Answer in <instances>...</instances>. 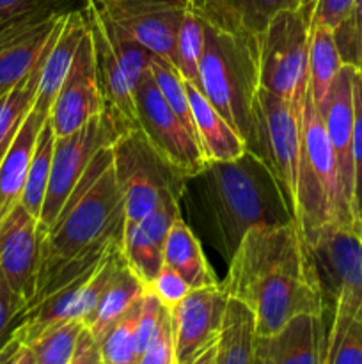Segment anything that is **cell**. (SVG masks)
I'll list each match as a JSON object with an SVG mask.
<instances>
[{"label":"cell","mask_w":362,"mask_h":364,"mask_svg":"<svg viewBox=\"0 0 362 364\" xmlns=\"http://www.w3.org/2000/svg\"><path fill=\"white\" fill-rule=\"evenodd\" d=\"M220 284L251 309L258 338L279 333L298 315H325L314 256L297 220L248 231Z\"/></svg>","instance_id":"1"},{"label":"cell","mask_w":362,"mask_h":364,"mask_svg":"<svg viewBox=\"0 0 362 364\" xmlns=\"http://www.w3.org/2000/svg\"><path fill=\"white\" fill-rule=\"evenodd\" d=\"M209 240L229 263L245 235L254 228L293 223L275 176L252 151L208 166L190 178Z\"/></svg>","instance_id":"2"},{"label":"cell","mask_w":362,"mask_h":364,"mask_svg":"<svg viewBox=\"0 0 362 364\" xmlns=\"http://www.w3.org/2000/svg\"><path fill=\"white\" fill-rule=\"evenodd\" d=\"M112 164V146L103 148L73 188L52 226L45 230L38 279L94 244L110 238L124 240L123 196Z\"/></svg>","instance_id":"3"},{"label":"cell","mask_w":362,"mask_h":364,"mask_svg":"<svg viewBox=\"0 0 362 364\" xmlns=\"http://www.w3.org/2000/svg\"><path fill=\"white\" fill-rule=\"evenodd\" d=\"M295 219L305 238L329 226L346 228L361 233L362 224L355 219L343 194L332 146L325 124L311 95L302 112V146L297 174V208Z\"/></svg>","instance_id":"4"},{"label":"cell","mask_w":362,"mask_h":364,"mask_svg":"<svg viewBox=\"0 0 362 364\" xmlns=\"http://www.w3.org/2000/svg\"><path fill=\"white\" fill-rule=\"evenodd\" d=\"M199 77V91L247 142L252 102L259 89L258 39L233 34L204 21V52Z\"/></svg>","instance_id":"5"},{"label":"cell","mask_w":362,"mask_h":364,"mask_svg":"<svg viewBox=\"0 0 362 364\" xmlns=\"http://www.w3.org/2000/svg\"><path fill=\"white\" fill-rule=\"evenodd\" d=\"M112 156L124 205V237L158 206L165 192L183 198L188 178L158 155L138 128L116 139Z\"/></svg>","instance_id":"6"},{"label":"cell","mask_w":362,"mask_h":364,"mask_svg":"<svg viewBox=\"0 0 362 364\" xmlns=\"http://www.w3.org/2000/svg\"><path fill=\"white\" fill-rule=\"evenodd\" d=\"M311 20L300 9H284L273 16L258 39L259 87L286 100L304 112L309 92Z\"/></svg>","instance_id":"7"},{"label":"cell","mask_w":362,"mask_h":364,"mask_svg":"<svg viewBox=\"0 0 362 364\" xmlns=\"http://www.w3.org/2000/svg\"><path fill=\"white\" fill-rule=\"evenodd\" d=\"M300 146L302 114L280 96L259 87L252 102V124L247 149L259 156L275 176L293 215L297 208Z\"/></svg>","instance_id":"8"},{"label":"cell","mask_w":362,"mask_h":364,"mask_svg":"<svg viewBox=\"0 0 362 364\" xmlns=\"http://www.w3.org/2000/svg\"><path fill=\"white\" fill-rule=\"evenodd\" d=\"M137 128L149 144L172 167L188 180L201 173L206 166L204 153L197 139L187 130L183 121L176 116L162 92L156 87L149 68L133 89Z\"/></svg>","instance_id":"9"},{"label":"cell","mask_w":362,"mask_h":364,"mask_svg":"<svg viewBox=\"0 0 362 364\" xmlns=\"http://www.w3.org/2000/svg\"><path fill=\"white\" fill-rule=\"evenodd\" d=\"M119 135L121 132L102 112L73 134L55 137L48 188L39 215V226L43 228V231L52 226L53 220L57 219L64 203L67 201L94 156L103 148L112 146Z\"/></svg>","instance_id":"10"},{"label":"cell","mask_w":362,"mask_h":364,"mask_svg":"<svg viewBox=\"0 0 362 364\" xmlns=\"http://www.w3.org/2000/svg\"><path fill=\"white\" fill-rule=\"evenodd\" d=\"M149 52L176 63V38L188 0H85Z\"/></svg>","instance_id":"11"},{"label":"cell","mask_w":362,"mask_h":364,"mask_svg":"<svg viewBox=\"0 0 362 364\" xmlns=\"http://www.w3.org/2000/svg\"><path fill=\"white\" fill-rule=\"evenodd\" d=\"M75 9H48L7 21L0 36V95L23 80L48 50L60 21Z\"/></svg>","instance_id":"12"},{"label":"cell","mask_w":362,"mask_h":364,"mask_svg":"<svg viewBox=\"0 0 362 364\" xmlns=\"http://www.w3.org/2000/svg\"><path fill=\"white\" fill-rule=\"evenodd\" d=\"M229 295L222 284L194 288L170 309L177 364H187L216 343Z\"/></svg>","instance_id":"13"},{"label":"cell","mask_w":362,"mask_h":364,"mask_svg":"<svg viewBox=\"0 0 362 364\" xmlns=\"http://www.w3.org/2000/svg\"><path fill=\"white\" fill-rule=\"evenodd\" d=\"M103 112V100L96 80L89 27L78 45L73 64L50 109L48 121L55 137H64Z\"/></svg>","instance_id":"14"},{"label":"cell","mask_w":362,"mask_h":364,"mask_svg":"<svg viewBox=\"0 0 362 364\" xmlns=\"http://www.w3.org/2000/svg\"><path fill=\"white\" fill-rule=\"evenodd\" d=\"M43 235L39 220L21 205L0 226V270L28 304L35 294Z\"/></svg>","instance_id":"15"},{"label":"cell","mask_w":362,"mask_h":364,"mask_svg":"<svg viewBox=\"0 0 362 364\" xmlns=\"http://www.w3.org/2000/svg\"><path fill=\"white\" fill-rule=\"evenodd\" d=\"M353 71L343 66L330 89L325 109L322 110L327 137L332 146L339 173L341 187L355 219L362 224L355 205V167H353Z\"/></svg>","instance_id":"16"},{"label":"cell","mask_w":362,"mask_h":364,"mask_svg":"<svg viewBox=\"0 0 362 364\" xmlns=\"http://www.w3.org/2000/svg\"><path fill=\"white\" fill-rule=\"evenodd\" d=\"M85 18H87L92 55H94L96 80H98L99 95L103 100V114L112 121V124L121 134H124L137 128L133 89L103 32L98 16L87 2H85Z\"/></svg>","instance_id":"17"},{"label":"cell","mask_w":362,"mask_h":364,"mask_svg":"<svg viewBox=\"0 0 362 364\" xmlns=\"http://www.w3.org/2000/svg\"><path fill=\"white\" fill-rule=\"evenodd\" d=\"M325 315H298L279 333L256 338L259 364H325Z\"/></svg>","instance_id":"18"},{"label":"cell","mask_w":362,"mask_h":364,"mask_svg":"<svg viewBox=\"0 0 362 364\" xmlns=\"http://www.w3.org/2000/svg\"><path fill=\"white\" fill-rule=\"evenodd\" d=\"M180 201V196L165 192L158 206L124 237V256L146 284L163 269V245L170 226L181 217Z\"/></svg>","instance_id":"19"},{"label":"cell","mask_w":362,"mask_h":364,"mask_svg":"<svg viewBox=\"0 0 362 364\" xmlns=\"http://www.w3.org/2000/svg\"><path fill=\"white\" fill-rule=\"evenodd\" d=\"M206 23L233 34L259 39L277 13L298 9L297 0H188Z\"/></svg>","instance_id":"20"},{"label":"cell","mask_w":362,"mask_h":364,"mask_svg":"<svg viewBox=\"0 0 362 364\" xmlns=\"http://www.w3.org/2000/svg\"><path fill=\"white\" fill-rule=\"evenodd\" d=\"M50 112L32 107L13 144L0 160V226L20 206L35 141Z\"/></svg>","instance_id":"21"},{"label":"cell","mask_w":362,"mask_h":364,"mask_svg":"<svg viewBox=\"0 0 362 364\" xmlns=\"http://www.w3.org/2000/svg\"><path fill=\"white\" fill-rule=\"evenodd\" d=\"M87 32V18H85V6L75 9L64 16L41 68L38 95H35L34 107L50 112L55 96L59 95L64 80L73 64L75 53L82 38Z\"/></svg>","instance_id":"22"},{"label":"cell","mask_w":362,"mask_h":364,"mask_svg":"<svg viewBox=\"0 0 362 364\" xmlns=\"http://www.w3.org/2000/svg\"><path fill=\"white\" fill-rule=\"evenodd\" d=\"M187 84L188 100H190L192 119H194L197 142L201 146L208 162H226L234 160L247 151L245 139L224 119L222 114L209 103V100L195 87Z\"/></svg>","instance_id":"23"},{"label":"cell","mask_w":362,"mask_h":364,"mask_svg":"<svg viewBox=\"0 0 362 364\" xmlns=\"http://www.w3.org/2000/svg\"><path fill=\"white\" fill-rule=\"evenodd\" d=\"M144 291L146 283L131 269L126 256L121 251L112 277L106 283L92 315L85 322V329L92 334L96 341H99L103 334L144 295Z\"/></svg>","instance_id":"24"},{"label":"cell","mask_w":362,"mask_h":364,"mask_svg":"<svg viewBox=\"0 0 362 364\" xmlns=\"http://www.w3.org/2000/svg\"><path fill=\"white\" fill-rule=\"evenodd\" d=\"M163 265L180 274L192 288L220 284L206 259L201 242L183 219H176L163 245Z\"/></svg>","instance_id":"25"},{"label":"cell","mask_w":362,"mask_h":364,"mask_svg":"<svg viewBox=\"0 0 362 364\" xmlns=\"http://www.w3.org/2000/svg\"><path fill=\"white\" fill-rule=\"evenodd\" d=\"M256 320L251 309L229 297L222 331L216 340L215 364H254Z\"/></svg>","instance_id":"26"},{"label":"cell","mask_w":362,"mask_h":364,"mask_svg":"<svg viewBox=\"0 0 362 364\" xmlns=\"http://www.w3.org/2000/svg\"><path fill=\"white\" fill-rule=\"evenodd\" d=\"M343 68L339 52H337L334 28L325 25L311 27L309 41V95L316 109H325L334 80Z\"/></svg>","instance_id":"27"},{"label":"cell","mask_w":362,"mask_h":364,"mask_svg":"<svg viewBox=\"0 0 362 364\" xmlns=\"http://www.w3.org/2000/svg\"><path fill=\"white\" fill-rule=\"evenodd\" d=\"M60 23H62V21H60ZM57 31H59V28H57ZM53 38H55V36H53ZM50 45H52V43H50ZM46 52H48V50H46ZM46 52L45 55L41 57V60L35 64L34 70H32L23 80L18 82L13 89L6 91L4 95H0V160L4 159V155L7 153L9 146L13 144L14 137H16L18 130H20L21 124H23L25 117L28 116L31 109L34 107L35 95H38L39 87V78H41L43 60H45Z\"/></svg>","instance_id":"28"},{"label":"cell","mask_w":362,"mask_h":364,"mask_svg":"<svg viewBox=\"0 0 362 364\" xmlns=\"http://www.w3.org/2000/svg\"><path fill=\"white\" fill-rule=\"evenodd\" d=\"M53 144H55V134H53L52 123L46 119L41 132H39L38 141H35L34 153H32L31 164H28L23 196H21L20 201V205L38 220L39 215H41L43 203H45L46 188H48L50 171H52Z\"/></svg>","instance_id":"29"},{"label":"cell","mask_w":362,"mask_h":364,"mask_svg":"<svg viewBox=\"0 0 362 364\" xmlns=\"http://www.w3.org/2000/svg\"><path fill=\"white\" fill-rule=\"evenodd\" d=\"M142 297L98 341L103 364H138L137 320Z\"/></svg>","instance_id":"30"},{"label":"cell","mask_w":362,"mask_h":364,"mask_svg":"<svg viewBox=\"0 0 362 364\" xmlns=\"http://www.w3.org/2000/svg\"><path fill=\"white\" fill-rule=\"evenodd\" d=\"M89 7H91V9L96 13V16H98L99 23H102L103 27V32H105L106 39H109L110 46H112L114 53H116L117 60H119L121 68H123L131 89H135V85L138 84L141 77L149 68V63H151L155 53L149 52L144 45H141L137 39L131 38V36L128 34V32H124L123 28L114 25L112 21H110L109 18L103 16L94 6L89 4Z\"/></svg>","instance_id":"31"},{"label":"cell","mask_w":362,"mask_h":364,"mask_svg":"<svg viewBox=\"0 0 362 364\" xmlns=\"http://www.w3.org/2000/svg\"><path fill=\"white\" fill-rule=\"evenodd\" d=\"M202 52H204V20L197 16L188 6L187 14L177 31L174 66L177 68L185 80L194 84L197 89L201 85L199 66H201Z\"/></svg>","instance_id":"32"},{"label":"cell","mask_w":362,"mask_h":364,"mask_svg":"<svg viewBox=\"0 0 362 364\" xmlns=\"http://www.w3.org/2000/svg\"><path fill=\"white\" fill-rule=\"evenodd\" d=\"M149 71L153 75L156 87L162 92L165 102L169 103L170 109L176 112V116L183 121L187 130L197 139V132H195L194 119H192L190 110V100H188L187 84L177 68L174 66L170 60L163 59L160 55H153L151 63H149Z\"/></svg>","instance_id":"33"},{"label":"cell","mask_w":362,"mask_h":364,"mask_svg":"<svg viewBox=\"0 0 362 364\" xmlns=\"http://www.w3.org/2000/svg\"><path fill=\"white\" fill-rule=\"evenodd\" d=\"M325 364H362V320L332 316L327 329Z\"/></svg>","instance_id":"34"},{"label":"cell","mask_w":362,"mask_h":364,"mask_svg":"<svg viewBox=\"0 0 362 364\" xmlns=\"http://www.w3.org/2000/svg\"><path fill=\"white\" fill-rule=\"evenodd\" d=\"M84 329L80 320H71L43 333L27 347L34 354L35 364H70Z\"/></svg>","instance_id":"35"},{"label":"cell","mask_w":362,"mask_h":364,"mask_svg":"<svg viewBox=\"0 0 362 364\" xmlns=\"http://www.w3.org/2000/svg\"><path fill=\"white\" fill-rule=\"evenodd\" d=\"M27 308L28 302L9 287L0 270V350L14 338Z\"/></svg>","instance_id":"36"},{"label":"cell","mask_w":362,"mask_h":364,"mask_svg":"<svg viewBox=\"0 0 362 364\" xmlns=\"http://www.w3.org/2000/svg\"><path fill=\"white\" fill-rule=\"evenodd\" d=\"M167 313H169V309L163 308L162 302H160L158 299H156L148 288H146L144 297H142L141 313H138V320H137L138 355L148 348V345L151 343V341L156 338V334L160 333Z\"/></svg>","instance_id":"37"},{"label":"cell","mask_w":362,"mask_h":364,"mask_svg":"<svg viewBox=\"0 0 362 364\" xmlns=\"http://www.w3.org/2000/svg\"><path fill=\"white\" fill-rule=\"evenodd\" d=\"M146 288H148V290L162 302L163 308H167L169 311L174 306L180 304V302L194 290L180 274L174 272L172 269H169V267L165 265H163V269L160 270L158 276H156L151 283L146 284Z\"/></svg>","instance_id":"38"},{"label":"cell","mask_w":362,"mask_h":364,"mask_svg":"<svg viewBox=\"0 0 362 364\" xmlns=\"http://www.w3.org/2000/svg\"><path fill=\"white\" fill-rule=\"evenodd\" d=\"M353 167L355 205L362 220V73L353 71Z\"/></svg>","instance_id":"39"},{"label":"cell","mask_w":362,"mask_h":364,"mask_svg":"<svg viewBox=\"0 0 362 364\" xmlns=\"http://www.w3.org/2000/svg\"><path fill=\"white\" fill-rule=\"evenodd\" d=\"M138 364H177L170 311L167 313L165 320L162 323V329L156 334L155 340L138 355Z\"/></svg>","instance_id":"40"},{"label":"cell","mask_w":362,"mask_h":364,"mask_svg":"<svg viewBox=\"0 0 362 364\" xmlns=\"http://www.w3.org/2000/svg\"><path fill=\"white\" fill-rule=\"evenodd\" d=\"M353 7L355 0H318L312 11L311 27L325 25V27L336 28L344 18L353 13Z\"/></svg>","instance_id":"41"},{"label":"cell","mask_w":362,"mask_h":364,"mask_svg":"<svg viewBox=\"0 0 362 364\" xmlns=\"http://www.w3.org/2000/svg\"><path fill=\"white\" fill-rule=\"evenodd\" d=\"M70 364H103L98 341L92 338V334L87 329L82 331L80 338H78L77 350H75Z\"/></svg>","instance_id":"42"},{"label":"cell","mask_w":362,"mask_h":364,"mask_svg":"<svg viewBox=\"0 0 362 364\" xmlns=\"http://www.w3.org/2000/svg\"><path fill=\"white\" fill-rule=\"evenodd\" d=\"M23 341L20 340V338L14 334L13 340L9 341V343L6 345V347L0 350V364H13L14 361H16V358L20 355L21 348H23Z\"/></svg>","instance_id":"43"},{"label":"cell","mask_w":362,"mask_h":364,"mask_svg":"<svg viewBox=\"0 0 362 364\" xmlns=\"http://www.w3.org/2000/svg\"><path fill=\"white\" fill-rule=\"evenodd\" d=\"M215 354H216V343L206 348L204 352H201L197 358H194L187 364H215Z\"/></svg>","instance_id":"44"},{"label":"cell","mask_w":362,"mask_h":364,"mask_svg":"<svg viewBox=\"0 0 362 364\" xmlns=\"http://www.w3.org/2000/svg\"><path fill=\"white\" fill-rule=\"evenodd\" d=\"M358 20V18H357ZM355 70L362 73V21L358 20V31H357V52H355Z\"/></svg>","instance_id":"45"},{"label":"cell","mask_w":362,"mask_h":364,"mask_svg":"<svg viewBox=\"0 0 362 364\" xmlns=\"http://www.w3.org/2000/svg\"><path fill=\"white\" fill-rule=\"evenodd\" d=\"M13 364H35L34 354H32V350L27 347V345H25V347L21 348L20 355H18L16 361H14Z\"/></svg>","instance_id":"46"},{"label":"cell","mask_w":362,"mask_h":364,"mask_svg":"<svg viewBox=\"0 0 362 364\" xmlns=\"http://www.w3.org/2000/svg\"><path fill=\"white\" fill-rule=\"evenodd\" d=\"M316 2H318V0H297L298 9H300L302 13H304L305 16L309 18V20H311V18H312V11H314Z\"/></svg>","instance_id":"47"},{"label":"cell","mask_w":362,"mask_h":364,"mask_svg":"<svg viewBox=\"0 0 362 364\" xmlns=\"http://www.w3.org/2000/svg\"><path fill=\"white\" fill-rule=\"evenodd\" d=\"M353 13L358 20L362 21V0H355V7H353Z\"/></svg>","instance_id":"48"},{"label":"cell","mask_w":362,"mask_h":364,"mask_svg":"<svg viewBox=\"0 0 362 364\" xmlns=\"http://www.w3.org/2000/svg\"><path fill=\"white\" fill-rule=\"evenodd\" d=\"M256 352V350H254ZM254 364H259V361H258V358H256V354H254Z\"/></svg>","instance_id":"49"},{"label":"cell","mask_w":362,"mask_h":364,"mask_svg":"<svg viewBox=\"0 0 362 364\" xmlns=\"http://www.w3.org/2000/svg\"><path fill=\"white\" fill-rule=\"evenodd\" d=\"M2 31H4V25H0V36H2Z\"/></svg>","instance_id":"50"}]
</instances>
